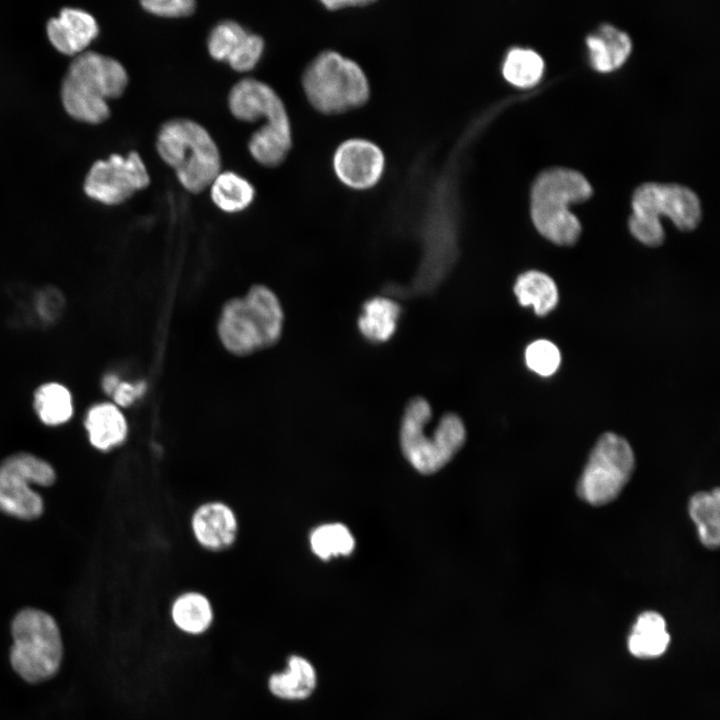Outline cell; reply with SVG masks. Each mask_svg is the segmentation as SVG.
<instances>
[{
    "mask_svg": "<svg viewBox=\"0 0 720 720\" xmlns=\"http://www.w3.org/2000/svg\"><path fill=\"white\" fill-rule=\"evenodd\" d=\"M8 664L14 675L28 685L54 679L65 660L61 626L48 611L34 606L17 610L9 622Z\"/></svg>",
    "mask_w": 720,
    "mask_h": 720,
    "instance_id": "6da1fadb",
    "label": "cell"
},
{
    "mask_svg": "<svg viewBox=\"0 0 720 720\" xmlns=\"http://www.w3.org/2000/svg\"><path fill=\"white\" fill-rule=\"evenodd\" d=\"M128 74L116 59L84 51L70 63L61 85V100L75 120L99 124L110 116L108 100L120 97Z\"/></svg>",
    "mask_w": 720,
    "mask_h": 720,
    "instance_id": "7a4b0ae2",
    "label": "cell"
},
{
    "mask_svg": "<svg viewBox=\"0 0 720 720\" xmlns=\"http://www.w3.org/2000/svg\"><path fill=\"white\" fill-rule=\"evenodd\" d=\"M284 313L277 295L265 285H254L242 297L227 301L217 333L224 348L247 356L276 344L282 335Z\"/></svg>",
    "mask_w": 720,
    "mask_h": 720,
    "instance_id": "3957f363",
    "label": "cell"
},
{
    "mask_svg": "<svg viewBox=\"0 0 720 720\" xmlns=\"http://www.w3.org/2000/svg\"><path fill=\"white\" fill-rule=\"evenodd\" d=\"M593 189L580 172L554 167L541 172L531 189V218L538 232L549 241L570 246L581 234L570 204L588 200Z\"/></svg>",
    "mask_w": 720,
    "mask_h": 720,
    "instance_id": "277c9868",
    "label": "cell"
},
{
    "mask_svg": "<svg viewBox=\"0 0 720 720\" xmlns=\"http://www.w3.org/2000/svg\"><path fill=\"white\" fill-rule=\"evenodd\" d=\"M155 146L160 158L174 170L179 183L191 193L204 191L221 171L217 144L194 120H167L158 130Z\"/></svg>",
    "mask_w": 720,
    "mask_h": 720,
    "instance_id": "5b68a950",
    "label": "cell"
},
{
    "mask_svg": "<svg viewBox=\"0 0 720 720\" xmlns=\"http://www.w3.org/2000/svg\"><path fill=\"white\" fill-rule=\"evenodd\" d=\"M632 214L628 226L631 234L650 247L661 245L665 238L660 215L667 216L681 231L695 229L701 219L697 195L679 184L644 183L632 196Z\"/></svg>",
    "mask_w": 720,
    "mask_h": 720,
    "instance_id": "8992f818",
    "label": "cell"
},
{
    "mask_svg": "<svg viewBox=\"0 0 720 720\" xmlns=\"http://www.w3.org/2000/svg\"><path fill=\"white\" fill-rule=\"evenodd\" d=\"M431 415L429 403L416 397L406 406L400 429L405 457L423 474L435 473L445 466L463 446L466 436L462 420L453 413L445 414L428 436L426 427Z\"/></svg>",
    "mask_w": 720,
    "mask_h": 720,
    "instance_id": "52a82bcc",
    "label": "cell"
},
{
    "mask_svg": "<svg viewBox=\"0 0 720 720\" xmlns=\"http://www.w3.org/2000/svg\"><path fill=\"white\" fill-rule=\"evenodd\" d=\"M302 86L310 104L326 114L358 107L369 96L363 70L356 62L335 51H324L308 64Z\"/></svg>",
    "mask_w": 720,
    "mask_h": 720,
    "instance_id": "ba28073f",
    "label": "cell"
},
{
    "mask_svg": "<svg viewBox=\"0 0 720 720\" xmlns=\"http://www.w3.org/2000/svg\"><path fill=\"white\" fill-rule=\"evenodd\" d=\"M54 467L29 452H17L0 462V512L31 521L44 512V500L33 486L49 487L56 482Z\"/></svg>",
    "mask_w": 720,
    "mask_h": 720,
    "instance_id": "9c48e42d",
    "label": "cell"
},
{
    "mask_svg": "<svg viewBox=\"0 0 720 720\" xmlns=\"http://www.w3.org/2000/svg\"><path fill=\"white\" fill-rule=\"evenodd\" d=\"M635 465L630 444L606 432L594 445L577 484V494L594 506L613 501L629 481Z\"/></svg>",
    "mask_w": 720,
    "mask_h": 720,
    "instance_id": "30bf717a",
    "label": "cell"
},
{
    "mask_svg": "<svg viewBox=\"0 0 720 720\" xmlns=\"http://www.w3.org/2000/svg\"><path fill=\"white\" fill-rule=\"evenodd\" d=\"M150 184V175L141 156L131 151L126 156L112 154L96 161L85 181V194L107 206L119 205Z\"/></svg>",
    "mask_w": 720,
    "mask_h": 720,
    "instance_id": "8fae6325",
    "label": "cell"
},
{
    "mask_svg": "<svg viewBox=\"0 0 720 720\" xmlns=\"http://www.w3.org/2000/svg\"><path fill=\"white\" fill-rule=\"evenodd\" d=\"M228 107L231 114L244 122L264 119L266 123L291 128L285 105L268 84L254 78H244L230 89Z\"/></svg>",
    "mask_w": 720,
    "mask_h": 720,
    "instance_id": "7c38bea8",
    "label": "cell"
},
{
    "mask_svg": "<svg viewBox=\"0 0 720 720\" xmlns=\"http://www.w3.org/2000/svg\"><path fill=\"white\" fill-rule=\"evenodd\" d=\"M333 166L344 184L364 189L374 185L381 177L384 155L376 144L368 140L349 139L337 148Z\"/></svg>",
    "mask_w": 720,
    "mask_h": 720,
    "instance_id": "4fadbf2b",
    "label": "cell"
},
{
    "mask_svg": "<svg viewBox=\"0 0 720 720\" xmlns=\"http://www.w3.org/2000/svg\"><path fill=\"white\" fill-rule=\"evenodd\" d=\"M190 526L196 542L213 552L231 547L239 531L238 518L233 508L218 500L199 505L191 516Z\"/></svg>",
    "mask_w": 720,
    "mask_h": 720,
    "instance_id": "5bb4252c",
    "label": "cell"
},
{
    "mask_svg": "<svg viewBox=\"0 0 720 720\" xmlns=\"http://www.w3.org/2000/svg\"><path fill=\"white\" fill-rule=\"evenodd\" d=\"M99 27L88 12L63 8L58 17L47 23V36L53 47L68 56H77L97 37Z\"/></svg>",
    "mask_w": 720,
    "mask_h": 720,
    "instance_id": "9a60e30c",
    "label": "cell"
},
{
    "mask_svg": "<svg viewBox=\"0 0 720 720\" xmlns=\"http://www.w3.org/2000/svg\"><path fill=\"white\" fill-rule=\"evenodd\" d=\"M84 427L90 444L102 452L122 445L129 432L125 414L112 401L91 405L84 416Z\"/></svg>",
    "mask_w": 720,
    "mask_h": 720,
    "instance_id": "2e32d148",
    "label": "cell"
},
{
    "mask_svg": "<svg viewBox=\"0 0 720 720\" xmlns=\"http://www.w3.org/2000/svg\"><path fill=\"white\" fill-rule=\"evenodd\" d=\"M590 63L600 72L620 67L632 50L630 37L610 24H603L586 38Z\"/></svg>",
    "mask_w": 720,
    "mask_h": 720,
    "instance_id": "e0dca14e",
    "label": "cell"
},
{
    "mask_svg": "<svg viewBox=\"0 0 720 720\" xmlns=\"http://www.w3.org/2000/svg\"><path fill=\"white\" fill-rule=\"evenodd\" d=\"M33 409L46 426L66 424L74 415L73 394L64 383L52 380L40 384L33 393Z\"/></svg>",
    "mask_w": 720,
    "mask_h": 720,
    "instance_id": "ac0fdd59",
    "label": "cell"
},
{
    "mask_svg": "<svg viewBox=\"0 0 720 720\" xmlns=\"http://www.w3.org/2000/svg\"><path fill=\"white\" fill-rule=\"evenodd\" d=\"M670 642L666 622L655 611L640 614L628 638V649L635 657L654 658L662 655Z\"/></svg>",
    "mask_w": 720,
    "mask_h": 720,
    "instance_id": "d6986e66",
    "label": "cell"
},
{
    "mask_svg": "<svg viewBox=\"0 0 720 720\" xmlns=\"http://www.w3.org/2000/svg\"><path fill=\"white\" fill-rule=\"evenodd\" d=\"M270 691L286 700L307 698L316 686V672L305 658L293 655L288 660V668L282 673L273 674L268 682Z\"/></svg>",
    "mask_w": 720,
    "mask_h": 720,
    "instance_id": "ffe728a7",
    "label": "cell"
},
{
    "mask_svg": "<svg viewBox=\"0 0 720 720\" xmlns=\"http://www.w3.org/2000/svg\"><path fill=\"white\" fill-rule=\"evenodd\" d=\"M514 293L522 306H532L538 316L550 313L559 300L554 280L536 270L526 271L518 276L514 284Z\"/></svg>",
    "mask_w": 720,
    "mask_h": 720,
    "instance_id": "44dd1931",
    "label": "cell"
},
{
    "mask_svg": "<svg viewBox=\"0 0 720 720\" xmlns=\"http://www.w3.org/2000/svg\"><path fill=\"white\" fill-rule=\"evenodd\" d=\"M292 145L291 128L265 123L248 141V149L255 161L266 167H276L287 157Z\"/></svg>",
    "mask_w": 720,
    "mask_h": 720,
    "instance_id": "7402d4cb",
    "label": "cell"
},
{
    "mask_svg": "<svg viewBox=\"0 0 720 720\" xmlns=\"http://www.w3.org/2000/svg\"><path fill=\"white\" fill-rule=\"evenodd\" d=\"M209 189L212 202L226 213L245 210L255 198L254 186L233 171H220L209 185Z\"/></svg>",
    "mask_w": 720,
    "mask_h": 720,
    "instance_id": "603a6c76",
    "label": "cell"
},
{
    "mask_svg": "<svg viewBox=\"0 0 720 720\" xmlns=\"http://www.w3.org/2000/svg\"><path fill=\"white\" fill-rule=\"evenodd\" d=\"M400 315L399 305L389 298L375 297L363 306L358 320L360 332L374 342H384L395 332Z\"/></svg>",
    "mask_w": 720,
    "mask_h": 720,
    "instance_id": "cb8c5ba5",
    "label": "cell"
},
{
    "mask_svg": "<svg viewBox=\"0 0 720 720\" xmlns=\"http://www.w3.org/2000/svg\"><path fill=\"white\" fill-rule=\"evenodd\" d=\"M719 507V488L698 492L689 501V514L697 526L699 539L709 549H716L720 543Z\"/></svg>",
    "mask_w": 720,
    "mask_h": 720,
    "instance_id": "d4e9b609",
    "label": "cell"
},
{
    "mask_svg": "<svg viewBox=\"0 0 720 720\" xmlns=\"http://www.w3.org/2000/svg\"><path fill=\"white\" fill-rule=\"evenodd\" d=\"M175 625L190 634L206 631L213 620V609L209 599L202 593L189 591L179 595L171 607Z\"/></svg>",
    "mask_w": 720,
    "mask_h": 720,
    "instance_id": "484cf974",
    "label": "cell"
},
{
    "mask_svg": "<svg viewBox=\"0 0 720 720\" xmlns=\"http://www.w3.org/2000/svg\"><path fill=\"white\" fill-rule=\"evenodd\" d=\"M544 61L531 49L513 48L503 62L502 73L511 84L527 88L535 85L542 77Z\"/></svg>",
    "mask_w": 720,
    "mask_h": 720,
    "instance_id": "4316f807",
    "label": "cell"
},
{
    "mask_svg": "<svg viewBox=\"0 0 720 720\" xmlns=\"http://www.w3.org/2000/svg\"><path fill=\"white\" fill-rule=\"evenodd\" d=\"M309 543L312 552L323 560L333 556L348 555L355 546L352 534L346 526L340 523H329L316 527L309 536Z\"/></svg>",
    "mask_w": 720,
    "mask_h": 720,
    "instance_id": "83f0119b",
    "label": "cell"
},
{
    "mask_svg": "<svg viewBox=\"0 0 720 720\" xmlns=\"http://www.w3.org/2000/svg\"><path fill=\"white\" fill-rule=\"evenodd\" d=\"M249 31L234 20H223L210 31L207 49L210 56L217 61H227Z\"/></svg>",
    "mask_w": 720,
    "mask_h": 720,
    "instance_id": "f1b7e54d",
    "label": "cell"
},
{
    "mask_svg": "<svg viewBox=\"0 0 720 720\" xmlns=\"http://www.w3.org/2000/svg\"><path fill=\"white\" fill-rule=\"evenodd\" d=\"M525 361L530 370L541 376H550L558 369L561 354L554 343L540 339L526 348Z\"/></svg>",
    "mask_w": 720,
    "mask_h": 720,
    "instance_id": "f546056e",
    "label": "cell"
},
{
    "mask_svg": "<svg viewBox=\"0 0 720 720\" xmlns=\"http://www.w3.org/2000/svg\"><path fill=\"white\" fill-rule=\"evenodd\" d=\"M264 48V39L258 34L248 32L226 62L237 72H248L258 64Z\"/></svg>",
    "mask_w": 720,
    "mask_h": 720,
    "instance_id": "4dcf8cb0",
    "label": "cell"
},
{
    "mask_svg": "<svg viewBox=\"0 0 720 720\" xmlns=\"http://www.w3.org/2000/svg\"><path fill=\"white\" fill-rule=\"evenodd\" d=\"M141 5L148 13L163 18L186 17L196 9L194 0H144Z\"/></svg>",
    "mask_w": 720,
    "mask_h": 720,
    "instance_id": "1f68e13d",
    "label": "cell"
},
{
    "mask_svg": "<svg viewBox=\"0 0 720 720\" xmlns=\"http://www.w3.org/2000/svg\"><path fill=\"white\" fill-rule=\"evenodd\" d=\"M145 392L144 381L130 382L121 379L110 397L111 401L122 409L134 404Z\"/></svg>",
    "mask_w": 720,
    "mask_h": 720,
    "instance_id": "d6a6232c",
    "label": "cell"
},
{
    "mask_svg": "<svg viewBox=\"0 0 720 720\" xmlns=\"http://www.w3.org/2000/svg\"><path fill=\"white\" fill-rule=\"evenodd\" d=\"M35 304L41 321L48 323L61 312L63 300L56 290L46 289L38 293Z\"/></svg>",
    "mask_w": 720,
    "mask_h": 720,
    "instance_id": "836d02e7",
    "label": "cell"
},
{
    "mask_svg": "<svg viewBox=\"0 0 720 720\" xmlns=\"http://www.w3.org/2000/svg\"><path fill=\"white\" fill-rule=\"evenodd\" d=\"M120 380L121 378L118 374L114 372L106 373L101 380L103 392L110 397Z\"/></svg>",
    "mask_w": 720,
    "mask_h": 720,
    "instance_id": "e575fe53",
    "label": "cell"
},
{
    "mask_svg": "<svg viewBox=\"0 0 720 720\" xmlns=\"http://www.w3.org/2000/svg\"><path fill=\"white\" fill-rule=\"evenodd\" d=\"M326 8L331 10L345 8L346 6L366 5L367 1H322Z\"/></svg>",
    "mask_w": 720,
    "mask_h": 720,
    "instance_id": "d590c367",
    "label": "cell"
}]
</instances>
